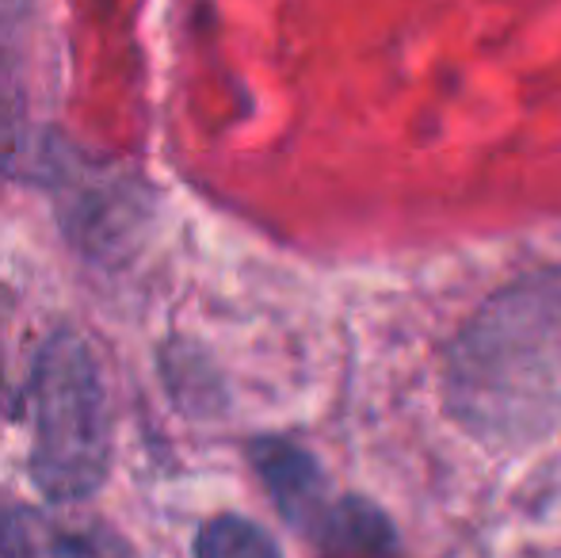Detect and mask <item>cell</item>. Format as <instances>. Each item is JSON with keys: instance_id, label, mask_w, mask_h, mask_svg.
Returning <instances> with one entry per match:
<instances>
[{"instance_id": "obj_1", "label": "cell", "mask_w": 561, "mask_h": 558, "mask_svg": "<svg viewBox=\"0 0 561 558\" xmlns=\"http://www.w3.org/2000/svg\"><path fill=\"white\" fill-rule=\"evenodd\" d=\"M35 447L31 475L58 505H77L104 486L112 463V418L100 372L81 337L54 333L35 364Z\"/></svg>"}, {"instance_id": "obj_2", "label": "cell", "mask_w": 561, "mask_h": 558, "mask_svg": "<svg viewBox=\"0 0 561 558\" xmlns=\"http://www.w3.org/2000/svg\"><path fill=\"white\" fill-rule=\"evenodd\" d=\"M0 558H130V547L104 521L54 501L0 513Z\"/></svg>"}, {"instance_id": "obj_3", "label": "cell", "mask_w": 561, "mask_h": 558, "mask_svg": "<svg viewBox=\"0 0 561 558\" xmlns=\"http://www.w3.org/2000/svg\"><path fill=\"white\" fill-rule=\"evenodd\" d=\"M252 459H256L260 478L267 482V490H272L275 505L283 509V516H287L290 524H298V528L318 532V524L325 521V513H329L325 482H321L318 463L306 452H298V447L283 444V440H264V444H256Z\"/></svg>"}, {"instance_id": "obj_4", "label": "cell", "mask_w": 561, "mask_h": 558, "mask_svg": "<svg viewBox=\"0 0 561 558\" xmlns=\"http://www.w3.org/2000/svg\"><path fill=\"white\" fill-rule=\"evenodd\" d=\"M318 536L336 551H363V555H382L390 547V524L378 509L363 505V501L347 498L325 513L318 524Z\"/></svg>"}, {"instance_id": "obj_5", "label": "cell", "mask_w": 561, "mask_h": 558, "mask_svg": "<svg viewBox=\"0 0 561 558\" xmlns=\"http://www.w3.org/2000/svg\"><path fill=\"white\" fill-rule=\"evenodd\" d=\"M199 558H283L275 539L244 516H218L199 532Z\"/></svg>"}]
</instances>
